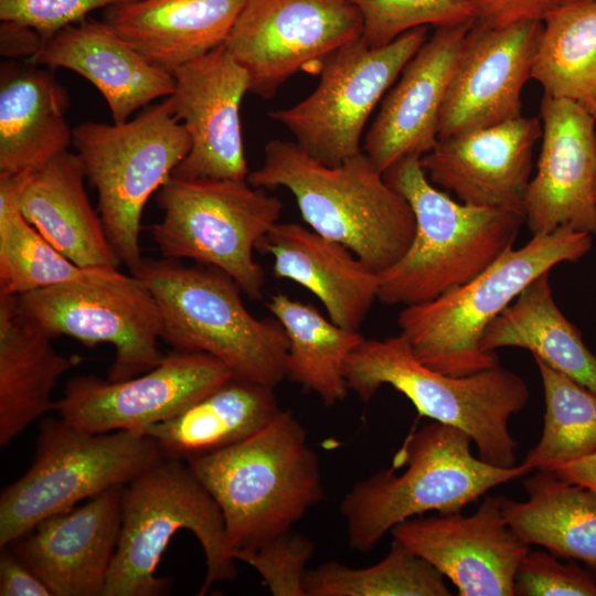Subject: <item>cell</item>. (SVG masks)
I'll return each mask as SVG.
<instances>
[{"instance_id":"cell-39","label":"cell","mask_w":596,"mask_h":596,"mask_svg":"<svg viewBox=\"0 0 596 596\" xmlns=\"http://www.w3.org/2000/svg\"><path fill=\"white\" fill-rule=\"evenodd\" d=\"M519 596H596V576L575 562L567 564L554 554L529 550L514 578Z\"/></svg>"},{"instance_id":"cell-34","label":"cell","mask_w":596,"mask_h":596,"mask_svg":"<svg viewBox=\"0 0 596 596\" xmlns=\"http://www.w3.org/2000/svg\"><path fill=\"white\" fill-rule=\"evenodd\" d=\"M21 173H0V292L22 295L72 283L98 281L118 269L84 268L58 252L19 210Z\"/></svg>"},{"instance_id":"cell-11","label":"cell","mask_w":596,"mask_h":596,"mask_svg":"<svg viewBox=\"0 0 596 596\" xmlns=\"http://www.w3.org/2000/svg\"><path fill=\"white\" fill-rule=\"evenodd\" d=\"M161 221L149 227L162 257L191 259L232 277L260 299L265 273L254 259L259 241L279 222L281 201L247 179H182L158 190Z\"/></svg>"},{"instance_id":"cell-38","label":"cell","mask_w":596,"mask_h":596,"mask_svg":"<svg viewBox=\"0 0 596 596\" xmlns=\"http://www.w3.org/2000/svg\"><path fill=\"white\" fill-rule=\"evenodd\" d=\"M315 553L313 542L290 532L257 547L233 553L237 562L253 567L274 596H307V565Z\"/></svg>"},{"instance_id":"cell-21","label":"cell","mask_w":596,"mask_h":596,"mask_svg":"<svg viewBox=\"0 0 596 596\" xmlns=\"http://www.w3.org/2000/svg\"><path fill=\"white\" fill-rule=\"evenodd\" d=\"M124 486L53 514L9 546L52 596H103L121 526Z\"/></svg>"},{"instance_id":"cell-30","label":"cell","mask_w":596,"mask_h":596,"mask_svg":"<svg viewBox=\"0 0 596 596\" xmlns=\"http://www.w3.org/2000/svg\"><path fill=\"white\" fill-rule=\"evenodd\" d=\"M525 501L502 496L507 523L528 545L562 558L578 560L596 576V492L553 471L523 480Z\"/></svg>"},{"instance_id":"cell-8","label":"cell","mask_w":596,"mask_h":596,"mask_svg":"<svg viewBox=\"0 0 596 596\" xmlns=\"http://www.w3.org/2000/svg\"><path fill=\"white\" fill-rule=\"evenodd\" d=\"M590 248V235L568 228L532 235L466 284L404 307L400 333L422 363L441 373L462 376L489 369L499 361L481 347L487 327L534 279L557 264L578 262Z\"/></svg>"},{"instance_id":"cell-36","label":"cell","mask_w":596,"mask_h":596,"mask_svg":"<svg viewBox=\"0 0 596 596\" xmlns=\"http://www.w3.org/2000/svg\"><path fill=\"white\" fill-rule=\"evenodd\" d=\"M307 596H448L445 576L393 539L377 563L354 568L330 561L308 570Z\"/></svg>"},{"instance_id":"cell-25","label":"cell","mask_w":596,"mask_h":596,"mask_svg":"<svg viewBox=\"0 0 596 596\" xmlns=\"http://www.w3.org/2000/svg\"><path fill=\"white\" fill-rule=\"evenodd\" d=\"M83 163L65 151L24 171L17 202L26 221L58 252L84 268L121 265L87 196Z\"/></svg>"},{"instance_id":"cell-35","label":"cell","mask_w":596,"mask_h":596,"mask_svg":"<svg viewBox=\"0 0 596 596\" xmlns=\"http://www.w3.org/2000/svg\"><path fill=\"white\" fill-rule=\"evenodd\" d=\"M545 401L539 443L526 454L530 470L553 467L596 454V393L533 356Z\"/></svg>"},{"instance_id":"cell-7","label":"cell","mask_w":596,"mask_h":596,"mask_svg":"<svg viewBox=\"0 0 596 596\" xmlns=\"http://www.w3.org/2000/svg\"><path fill=\"white\" fill-rule=\"evenodd\" d=\"M181 530L192 532L204 552L200 595L236 577L237 561L228 549L219 504L187 461L163 457L124 486L120 533L103 596L168 594L172 579L157 576V568Z\"/></svg>"},{"instance_id":"cell-44","label":"cell","mask_w":596,"mask_h":596,"mask_svg":"<svg viewBox=\"0 0 596 596\" xmlns=\"http://www.w3.org/2000/svg\"><path fill=\"white\" fill-rule=\"evenodd\" d=\"M550 471L596 492V454L557 465Z\"/></svg>"},{"instance_id":"cell-20","label":"cell","mask_w":596,"mask_h":596,"mask_svg":"<svg viewBox=\"0 0 596 596\" xmlns=\"http://www.w3.org/2000/svg\"><path fill=\"white\" fill-rule=\"evenodd\" d=\"M542 137L538 117H519L446 138L421 157L429 181L462 203L507 211L524 219L532 152Z\"/></svg>"},{"instance_id":"cell-18","label":"cell","mask_w":596,"mask_h":596,"mask_svg":"<svg viewBox=\"0 0 596 596\" xmlns=\"http://www.w3.org/2000/svg\"><path fill=\"white\" fill-rule=\"evenodd\" d=\"M542 147L524 198L532 235L568 228L596 236V117L565 98L544 95Z\"/></svg>"},{"instance_id":"cell-41","label":"cell","mask_w":596,"mask_h":596,"mask_svg":"<svg viewBox=\"0 0 596 596\" xmlns=\"http://www.w3.org/2000/svg\"><path fill=\"white\" fill-rule=\"evenodd\" d=\"M476 20L490 28H504L523 21H543L567 0H467Z\"/></svg>"},{"instance_id":"cell-43","label":"cell","mask_w":596,"mask_h":596,"mask_svg":"<svg viewBox=\"0 0 596 596\" xmlns=\"http://www.w3.org/2000/svg\"><path fill=\"white\" fill-rule=\"evenodd\" d=\"M33 29L11 21H1L0 53L8 60L31 61L44 43Z\"/></svg>"},{"instance_id":"cell-33","label":"cell","mask_w":596,"mask_h":596,"mask_svg":"<svg viewBox=\"0 0 596 596\" xmlns=\"http://www.w3.org/2000/svg\"><path fill=\"white\" fill-rule=\"evenodd\" d=\"M543 22L531 78L596 117V0H567Z\"/></svg>"},{"instance_id":"cell-19","label":"cell","mask_w":596,"mask_h":596,"mask_svg":"<svg viewBox=\"0 0 596 596\" xmlns=\"http://www.w3.org/2000/svg\"><path fill=\"white\" fill-rule=\"evenodd\" d=\"M170 97L184 125L191 149L172 175L182 179H247L240 123L242 98L248 92L246 71L224 45L179 67Z\"/></svg>"},{"instance_id":"cell-4","label":"cell","mask_w":596,"mask_h":596,"mask_svg":"<svg viewBox=\"0 0 596 596\" xmlns=\"http://www.w3.org/2000/svg\"><path fill=\"white\" fill-rule=\"evenodd\" d=\"M344 377L349 390L365 403L381 386H392L421 416L468 434L481 460L503 468L515 466L518 444L509 419L526 405L530 390L520 375L499 363L468 375L445 374L422 363L398 333L364 339L347 360Z\"/></svg>"},{"instance_id":"cell-17","label":"cell","mask_w":596,"mask_h":596,"mask_svg":"<svg viewBox=\"0 0 596 596\" xmlns=\"http://www.w3.org/2000/svg\"><path fill=\"white\" fill-rule=\"evenodd\" d=\"M542 30L543 21L490 28L475 20L440 109L438 138L522 116L521 94Z\"/></svg>"},{"instance_id":"cell-45","label":"cell","mask_w":596,"mask_h":596,"mask_svg":"<svg viewBox=\"0 0 596 596\" xmlns=\"http://www.w3.org/2000/svg\"><path fill=\"white\" fill-rule=\"evenodd\" d=\"M595 196H596V175H595Z\"/></svg>"},{"instance_id":"cell-31","label":"cell","mask_w":596,"mask_h":596,"mask_svg":"<svg viewBox=\"0 0 596 596\" xmlns=\"http://www.w3.org/2000/svg\"><path fill=\"white\" fill-rule=\"evenodd\" d=\"M549 275L528 285L487 327L481 347L491 353L505 347L526 349L596 393V355L555 304Z\"/></svg>"},{"instance_id":"cell-32","label":"cell","mask_w":596,"mask_h":596,"mask_svg":"<svg viewBox=\"0 0 596 596\" xmlns=\"http://www.w3.org/2000/svg\"><path fill=\"white\" fill-rule=\"evenodd\" d=\"M267 308L288 340L286 379L316 393L326 405L342 402L349 392L347 360L365 338L359 330L328 320L310 304L284 294L272 296Z\"/></svg>"},{"instance_id":"cell-10","label":"cell","mask_w":596,"mask_h":596,"mask_svg":"<svg viewBox=\"0 0 596 596\" xmlns=\"http://www.w3.org/2000/svg\"><path fill=\"white\" fill-rule=\"evenodd\" d=\"M163 457L142 433L92 434L60 416L43 418L31 466L0 496V547L47 517L126 486Z\"/></svg>"},{"instance_id":"cell-24","label":"cell","mask_w":596,"mask_h":596,"mask_svg":"<svg viewBox=\"0 0 596 596\" xmlns=\"http://www.w3.org/2000/svg\"><path fill=\"white\" fill-rule=\"evenodd\" d=\"M256 251L274 257L273 275L311 291L330 320L359 330L379 299V274L345 245L297 223H276Z\"/></svg>"},{"instance_id":"cell-1","label":"cell","mask_w":596,"mask_h":596,"mask_svg":"<svg viewBox=\"0 0 596 596\" xmlns=\"http://www.w3.org/2000/svg\"><path fill=\"white\" fill-rule=\"evenodd\" d=\"M247 181L289 190L311 230L345 245L376 274L395 264L413 241L416 222L409 203L363 151L328 166L295 141L274 139Z\"/></svg>"},{"instance_id":"cell-22","label":"cell","mask_w":596,"mask_h":596,"mask_svg":"<svg viewBox=\"0 0 596 596\" xmlns=\"http://www.w3.org/2000/svg\"><path fill=\"white\" fill-rule=\"evenodd\" d=\"M473 22L437 28L384 97L362 148L383 174L397 161L421 158L436 146L440 109Z\"/></svg>"},{"instance_id":"cell-42","label":"cell","mask_w":596,"mask_h":596,"mask_svg":"<svg viewBox=\"0 0 596 596\" xmlns=\"http://www.w3.org/2000/svg\"><path fill=\"white\" fill-rule=\"evenodd\" d=\"M1 596H52L47 586L9 547L0 553Z\"/></svg>"},{"instance_id":"cell-16","label":"cell","mask_w":596,"mask_h":596,"mask_svg":"<svg viewBox=\"0 0 596 596\" xmlns=\"http://www.w3.org/2000/svg\"><path fill=\"white\" fill-rule=\"evenodd\" d=\"M393 539L430 563L460 596H514V578L529 545L507 523L502 496H487L471 515L408 519Z\"/></svg>"},{"instance_id":"cell-29","label":"cell","mask_w":596,"mask_h":596,"mask_svg":"<svg viewBox=\"0 0 596 596\" xmlns=\"http://www.w3.org/2000/svg\"><path fill=\"white\" fill-rule=\"evenodd\" d=\"M51 338L17 317L13 295L0 292V445L55 409L57 380L79 359L60 354Z\"/></svg>"},{"instance_id":"cell-15","label":"cell","mask_w":596,"mask_h":596,"mask_svg":"<svg viewBox=\"0 0 596 596\" xmlns=\"http://www.w3.org/2000/svg\"><path fill=\"white\" fill-rule=\"evenodd\" d=\"M232 377L215 358L174 350L151 370L110 381L95 375L71 379L55 402L58 416L92 433L131 430L169 419Z\"/></svg>"},{"instance_id":"cell-28","label":"cell","mask_w":596,"mask_h":596,"mask_svg":"<svg viewBox=\"0 0 596 596\" xmlns=\"http://www.w3.org/2000/svg\"><path fill=\"white\" fill-rule=\"evenodd\" d=\"M280 411L273 387L232 376L142 434L164 457L188 461L246 440Z\"/></svg>"},{"instance_id":"cell-5","label":"cell","mask_w":596,"mask_h":596,"mask_svg":"<svg viewBox=\"0 0 596 596\" xmlns=\"http://www.w3.org/2000/svg\"><path fill=\"white\" fill-rule=\"evenodd\" d=\"M464 430L433 422L411 434L392 467L358 481L340 503L350 549L366 552L391 530L429 511L460 512L490 489L526 476L523 464L509 468L490 465L470 449Z\"/></svg>"},{"instance_id":"cell-23","label":"cell","mask_w":596,"mask_h":596,"mask_svg":"<svg viewBox=\"0 0 596 596\" xmlns=\"http://www.w3.org/2000/svg\"><path fill=\"white\" fill-rule=\"evenodd\" d=\"M30 62L85 77L105 98L114 123L171 96L175 86L173 74L150 63L105 21L85 19L64 28Z\"/></svg>"},{"instance_id":"cell-27","label":"cell","mask_w":596,"mask_h":596,"mask_svg":"<svg viewBox=\"0 0 596 596\" xmlns=\"http://www.w3.org/2000/svg\"><path fill=\"white\" fill-rule=\"evenodd\" d=\"M247 0H130L105 22L153 65L173 74L223 45Z\"/></svg>"},{"instance_id":"cell-12","label":"cell","mask_w":596,"mask_h":596,"mask_svg":"<svg viewBox=\"0 0 596 596\" xmlns=\"http://www.w3.org/2000/svg\"><path fill=\"white\" fill-rule=\"evenodd\" d=\"M18 319L51 339L65 336L115 348L107 379L145 373L166 356L159 349L161 315L143 281L118 273L98 281H72L13 296Z\"/></svg>"},{"instance_id":"cell-9","label":"cell","mask_w":596,"mask_h":596,"mask_svg":"<svg viewBox=\"0 0 596 596\" xmlns=\"http://www.w3.org/2000/svg\"><path fill=\"white\" fill-rule=\"evenodd\" d=\"M73 145L97 191L108 241L136 275L145 259L139 241L143 207L189 153L190 136L166 97L134 119L77 125Z\"/></svg>"},{"instance_id":"cell-2","label":"cell","mask_w":596,"mask_h":596,"mask_svg":"<svg viewBox=\"0 0 596 596\" xmlns=\"http://www.w3.org/2000/svg\"><path fill=\"white\" fill-rule=\"evenodd\" d=\"M187 464L221 509L232 555L290 532L324 497L318 456L289 411L246 440Z\"/></svg>"},{"instance_id":"cell-37","label":"cell","mask_w":596,"mask_h":596,"mask_svg":"<svg viewBox=\"0 0 596 596\" xmlns=\"http://www.w3.org/2000/svg\"><path fill=\"white\" fill-rule=\"evenodd\" d=\"M363 19V40L381 47L403 33L428 24L454 26L476 20L467 0H350Z\"/></svg>"},{"instance_id":"cell-13","label":"cell","mask_w":596,"mask_h":596,"mask_svg":"<svg viewBox=\"0 0 596 596\" xmlns=\"http://www.w3.org/2000/svg\"><path fill=\"white\" fill-rule=\"evenodd\" d=\"M427 26L372 47L359 38L329 54L315 91L298 104L268 113L316 160L338 166L360 153L365 124L385 92L427 40Z\"/></svg>"},{"instance_id":"cell-3","label":"cell","mask_w":596,"mask_h":596,"mask_svg":"<svg viewBox=\"0 0 596 596\" xmlns=\"http://www.w3.org/2000/svg\"><path fill=\"white\" fill-rule=\"evenodd\" d=\"M419 157H406L384 172L409 203L416 222L404 255L379 274V300L412 306L430 301L475 278L512 248L524 219L462 203L435 188Z\"/></svg>"},{"instance_id":"cell-26","label":"cell","mask_w":596,"mask_h":596,"mask_svg":"<svg viewBox=\"0 0 596 596\" xmlns=\"http://www.w3.org/2000/svg\"><path fill=\"white\" fill-rule=\"evenodd\" d=\"M67 89L50 67L8 60L0 68V173L42 167L68 150Z\"/></svg>"},{"instance_id":"cell-14","label":"cell","mask_w":596,"mask_h":596,"mask_svg":"<svg viewBox=\"0 0 596 596\" xmlns=\"http://www.w3.org/2000/svg\"><path fill=\"white\" fill-rule=\"evenodd\" d=\"M362 34V15L350 0H247L223 45L246 71L248 92L267 99Z\"/></svg>"},{"instance_id":"cell-40","label":"cell","mask_w":596,"mask_h":596,"mask_svg":"<svg viewBox=\"0 0 596 596\" xmlns=\"http://www.w3.org/2000/svg\"><path fill=\"white\" fill-rule=\"evenodd\" d=\"M130 0H0V20L36 31L45 41L94 10Z\"/></svg>"},{"instance_id":"cell-6","label":"cell","mask_w":596,"mask_h":596,"mask_svg":"<svg viewBox=\"0 0 596 596\" xmlns=\"http://www.w3.org/2000/svg\"><path fill=\"white\" fill-rule=\"evenodd\" d=\"M161 315V340L177 351L206 353L232 376L275 389L286 379L288 340L276 318H256L241 287L222 270L178 259L145 258L135 275Z\"/></svg>"}]
</instances>
